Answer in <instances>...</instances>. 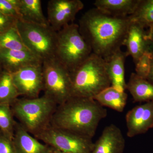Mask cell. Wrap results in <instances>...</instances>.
Returning <instances> with one entry per match:
<instances>
[{
    "label": "cell",
    "instance_id": "obj_1",
    "mask_svg": "<svg viewBox=\"0 0 153 153\" xmlns=\"http://www.w3.org/2000/svg\"><path fill=\"white\" fill-rule=\"evenodd\" d=\"M130 17H115L96 8L88 10L79 21V32L92 53L108 59L123 46Z\"/></svg>",
    "mask_w": 153,
    "mask_h": 153
},
{
    "label": "cell",
    "instance_id": "obj_2",
    "mask_svg": "<svg viewBox=\"0 0 153 153\" xmlns=\"http://www.w3.org/2000/svg\"><path fill=\"white\" fill-rule=\"evenodd\" d=\"M107 115V110L94 99L72 96L57 105L50 124L92 138Z\"/></svg>",
    "mask_w": 153,
    "mask_h": 153
},
{
    "label": "cell",
    "instance_id": "obj_3",
    "mask_svg": "<svg viewBox=\"0 0 153 153\" xmlns=\"http://www.w3.org/2000/svg\"><path fill=\"white\" fill-rule=\"evenodd\" d=\"M70 74L72 96L94 99L111 86L105 60L93 53Z\"/></svg>",
    "mask_w": 153,
    "mask_h": 153
},
{
    "label": "cell",
    "instance_id": "obj_4",
    "mask_svg": "<svg viewBox=\"0 0 153 153\" xmlns=\"http://www.w3.org/2000/svg\"><path fill=\"white\" fill-rule=\"evenodd\" d=\"M57 105L44 95L17 99L11 105L14 116L30 134L35 135L50 124Z\"/></svg>",
    "mask_w": 153,
    "mask_h": 153
},
{
    "label": "cell",
    "instance_id": "obj_5",
    "mask_svg": "<svg viewBox=\"0 0 153 153\" xmlns=\"http://www.w3.org/2000/svg\"><path fill=\"white\" fill-rule=\"evenodd\" d=\"M92 53L77 24H69L57 32L55 57L69 72L84 62Z\"/></svg>",
    "mask_w": 153,
    "mask_h": 153
},
{
    "label": "cell",
    "instance_id": "obj_6",
    "mask_svg": "<svg viewBox=\"0 0 153 153\" xmlns=\"http://www.w3.org/2000/svg\"><path fill=\"white\" fill-rule=\"evenodd\" d=\"M28 50L42 61L55 57L57 32L49 25L32 24L18 19L16 24Z\"/></svg>",
    "mask_w": 153,
    "mask_h": 153
},
{
    "label": "cell",
    "instance_id": "obj_7",
    "mask_svg": "<svg viewBox=\"0 0 153 153\" xmlns=\"http://www.w3.org/2000/svg\"><path fill=\"white\" fill-rule=\"evenodd\" d=\"M44 95L57 105L72 97V84L70 72L56 57L42 62Z\"/></svg>",
    "mask_w": 153,
    "mask_h": 153
},
{
    "label": "cell",
    "instance_id": "obj_8",
    "mask_svg": "<svg viewBox=\"0 0 153 153\" xmlns=\"http://www.w3.org/2000/svg\"><path fill=\"white\" fill-rule=\"evenodd\" d=\"M33 136L47 146L66 153H91L94 145L91 138L50 124Z\"/></svg>",
    "mask_w": 153,
    "mask_h": 153
},
{
    "label": "cell",
    "instance_id": "obj_9",
    "mask_svg": "<svg viewBox=\"0 0 153 153\" xmlns=\"http://www.w3.org/2000/svg\"><path fill=\"white\" fill-rule=\"evenodd\" d=\"M12 74L19 96L26 98L39 97L44 88L42 63L25 66Z\"/></svg>",
    "mask_w": 153,
    "mask_h": 153
},
{
    "label": "cell",
    "instance_id": "obj_10",
    "mask_svg": "<svg viewBox=\"0 0 153 153\" xmlns=\"http://www.w3.org/2000/svg\"><path fill=\"white\" fill-rule=\"evenodd\" d=\"M84 7L80 0H50L47 4L49 26L56 32L73 23L76 15Z\"/></svg>",
    "mask_w": 153,
    "mask_h": 153
},
{
    "label": "cell",
    "instance_id": "obj_11",
    "mask_svg": "<svg viewBox=\"0 0 153 153\" xmlns=\"http://www.w3.org/2000/svg\"><path fill=\"white\" fill-rule=\"evenodd\" d=\"M126 121L128 137L146 133L153 128V101L137 105L129 111Z\"/></svg>",
    "mask_w": 153,
    "mask_h": 153
},
{
    "label": "cell",
    "instance_id": "obj_12",
    "mask_svg": "<svg viewBox=\"0 0 153 153\" xmlns=\"http://www.w3.org/2000/svg\"><path fill=\"white\" fill-rule=\"evenodd\" d=\"M125 145V140L120 128L111 124L105 128L94 143L91 153H123Z\"/></svg>",
    "mask_w": 153,
    "mask_h": 153
},
{
    "label": "cell",
    "instance_id": "obj_13",
    "mask_svg": "<svg viewBox=\"0 0 153 153\" xmlns=\"http://www.w3.org/2000/svg\"><path fill=\"white\" fill-rule=\"evenodd\" d=\"M147 35V32L145 31L143 27L137 22L132 21L123 46L126 47L127 56H131L135 63L145 52L149 51Z\"/></svg>",
    "mask_w": 153,
    "mask_h": 153
},
{
    "label": "cell",
    "instance_id": "obj_14",
    "mask_svg": "<svg viewBox=\"0 0 153 153\" xmlns=\"http://www.w3.org/2000/svg\"><path fill=\"white\" fill-rule=\"evenodd\" d=\"M42 62L41 59L29 50L0 49V66L11 73L25 66Z\"/></svg>",
    "mask_w": 153,
    "mask_h": 153
},
{
    "label": "cell",
    "instance_id": "obj_15",
    "mask_svg": "<svg viewBox=\"0 0 153 153\" xmlns=\"http://www.w3.org/2000/svg\"><path fill=\"white\" fill-rule=\"evenodd\" d=\"M17 153H49L50 147L30 134L19 123H16L13 139Z\"/></svg>",
    "mask_w": 153,
    "mask_h": 153
},
{
    "label": "cell",
    "instance_id": "obj_16",
    "mask_svg": "<svg viewBox=\"0 0 153 153\" xmlns=\"http://www.w3.org/2000/svg\"><path fill=\"white\" fill-rule=\"evenodd\" d=\"M126 57V52L120 49L105 60L111 86L120 92H124L126 89L125 79V62Z\"/></svg>",
    "mask_w": 153,
    "mask_h": 153
},
{
    "label": "cell",
    "instance_id": "obj_17",
    "mask_svg": "<svg viewBox=\"0 0 153 153\" xmlns=\"http://www.w3.org/2000/svg\"><path fill=\"white\" fill-rule=\"evenodd\" d=\"M141 0H96L95 8L115 17L129 16L134 14Z\"/></svg>",
    "mask_w": 153,
    "mask_h": 153
},
{
    "label": "cell",
    "instance_id": "obj_18",
    "mask_svg": "<svg viewBox=\"0 0 153 153\" xmlns=\"http://www.w3.org/2000/svg\"><path fill=\"white\" fill-rule=\"evenodd\" d=\"M19 20L43 25H49L43 14L41 0H18Z\"/></svg>",
    "mask_w": 153,
    "mask_h": 153
},
{
    "label": "cell",
    "instance_id": "obj_19",
    "mask_svg": "<svg viewBox=\"0 0 153 153\" xmlns=\"http://www.w3.org/2000/svg\"><path fill=\"white\" fill-rule=\"evenodd\" d=\"M126 89L131 94L134 102L153 101V84L135 73L131 74L126 83Z\"/></svg>",
    "mask_w": 153,
    "mask_h": 153
},
{
    "label": "cell",
    "instance_id": "obj_20",
    "mask_svg": "<svg viewBox=\"0 0 153 153\" xmlns=\"http://www.w3.org/2000/svg\"><path fill=\"white\" fill-rule=\"evenodd\" d=\"M128 95L111 86L96 96L94 99L102 106L107 107L119 112H123L127 103Z\"/></svg>",
    "mask_w": 153,
    "mask_h": 153
},
{
    "label": "cell",
    "instance_id": "obj_21",
    "mask_svg": "<svg viewBox=\"0 0 153 153\" xmlns=\"http://www.w3.org/2000/svg\"><path fill=\"white\" fill-rule=\"evenodd\" d=\"M19 96L12 73L4 70L0 76V102L12 105Z\"/></svg>",
    "mask_w": 153,
    "mask_h": 153
},
{
    "label": "cell",
    "instance_id": "obj_22",
    "mask_svg": "<svg viewBox=\"0 0 153 153\" xmlns=\"http://www.w3.org/2000/svg\"><path fill=\"white\" fill-rule=\"evenodd\" d=\"M130 17L132 21L145 28L149 27L153 25V0H141L136 10Z\"/></svg>",
    "mask_w": 153,
    "mask_h": 153
},
{
    "label": "cell",
    "instance_id": "obj_23",
    "mask_svg": "<svg viewBox=\"0 0 153 153\" xmlns=\"http://www.w3.org/2000/svg\"><path fill=\"white\" fill-rule=\"evenodd\" d=\"M0 49L28 50L23 43L16 26L0 34Z\"/></svg>",
    "mask_w": 153,
    "mask_h": 153
},
{
    "label": "cell",
    "instance_id": "obj_24",
    "mask_svg": "<svg viewBox=\"0 0 153 153\" xmlns=\"http://www.w3.org/2000/svg\"><path fill=\"white\" fill-rule=\"evenodd\" d=\"M16 123L11 105L0 102V131L13 140Z\"/></svg>",
    "mask_w": 153,
    "mask_h": 153
},
{
    "label": "cell",
    "instance_id": "obj_25",
    "mask_svg": "<svg viewBox=\"0 0 153 153\" xmlns=\"http://www.w3.org/2000/svg\"><path fill=\"white\" fill-rule=\"evenodd\" d=\"M153 54L146 51L138 60L135 64L136 74L140 77L146 79L150 69Z\"/></svg>",
    "mask_w": 153,
    "mask_h": 153
},
{
    "label": "cell",
    "instance_id": "obj_26",
    "mask_svg": "<svg viewBox=\"0 0 153 153\" xmlns=\"http://www.w3.org/2000/svg\"><path fill=\"white\" fill-rule=\"evenodd\" d=\"M18 0H0V13L19 19Z\"/></svg>",
    "mask_w": 153,
    "mask_h": 153
},
{
    "label": "cell",
    "instance_id": "obj_27",
    "mask_svg": "<svg viewBox=\"0 0 153 153\" xmlns=\"http://www.w3.org/2000/svg\"><path fill=\"white\" fill-rule=\"evenodd\" d=\"M0 153H17L13 140L0 131Z\"/></svg>",
    "mask_w": 153,
    "mask_h": 153
},
{
    "label": "cell",
    "instance_id": "obj_28",
    "mask_svg": "<svg viewBox=\"0 0 153 153\" xmlns=\"http://www.w3.org/2000/svg\"><path fill=\"white\" fill-rule=\"evenodd\" d=\"M18 20L15 17L6 16L0 13V34L16 26Z\"/></svg>",
    "mask_w": 153,
    "mask_h": 153
},
{
    "label": "cell",
    "instance_id": "obj_29",
    "mask_svg": "<svg viewBox=\"0 0 153 153\" xmlns=\"http://www.w3.org/2000/svg\"><path fill=\"white\" fill-rule=\"evenodd\" d=\"M147 38L149 44V51L153 55V25L149 27L147 35Z\"/></svg>",
    "mask_w": 153,
    "mask_h": 153
},
{
    "label": "cell",
    "instance_id": "obj_30",
    "mask_svg": "<svg viewBox=\"0 0 153 153\" xmlns=\"http://www.w3.org/2000/svg\"><path fill=\"white\" fill-rule=\"evenodd\" d=\"M146 79L148 81L153 84V56L152 58L150 69L149 72Z\"/></svg>",
    "mask_w": 153,
    "mask_h": 153
},
{
    "label": "cell",
    "instance_id": "obj_31",
    "mask_svg": "<svg viewBox=\"0 0 153 153\" xmlns=\"http://www.w3.org/2000/svg\"><path fill=\"white\" fill-rule=\"evenodd\" d=\"M50 147V152H49V153H66L61 152V151L58 150L57 149H55V148H52L51 147Z\"/></svg>",
    "mask_w": 153,
    "mask_h": 153
},
{
    "label": "cell",
    "instance_id": "obj_32",
    "mask_svg": "<svg viewBox=\"0 0 153 153\" xmlns=\"http://www.w3.org/2000/svg\"><path fill=\"white\" fill-rule=\"evenodd\" d=\"M2 71H1V66H0V76H1V74Z\"/></svg>",
    "mask_w": 153,
    "mask_h": 153
}]
</instances>
